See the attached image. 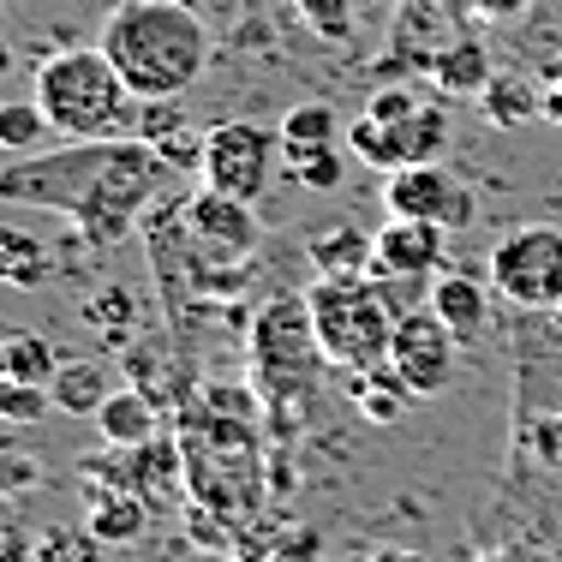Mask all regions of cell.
<instances>
[{"label":"cell","mask_w":562,"mask_h":562,"mask_svg":"<svg viewBox=\"0 0 562 562\" xmlns=\"http://www.w3.org/2000/svg\"><path fill=\"white\" fill-rule=\"evenodd\" d=\"M132 293L126 288H102V293H90L85 305H78V317H85L90 329H102V336H114V347H126V336H132Z\"/></svg>","instance_id":"83f0119b"},{"label":"cell","mask_w":562,"mask_h":562,"mask_svg":"<svg viewBox=\"0 0 562 562\" xmlns=\"http://www.w3.org/2000/svg\"><path fill=\"white\" fill-rule=\"evenodd\" d=\"M55 371H60V353L43 336H0V378L43 383V390H48V378H55Z\"/></svg>","instance_id":"d4e9b609"},{"label":"cell","mask_w":562,"mask_h":562,"mask_svg":"<svg viewBox=\"0 0 562 562\" xmlns=\"http://www.w3.org/2000/svg\"><path fill=\"white\" fill-rule=\"evenodd\" d=\"M281 168V126H258V120H222L204 132V162L198 180L216 186V192L239 198V204H258L270 192Z\"/></svg>","instance_id":"ba28073f"},{"label":"cell","mask_w":562,"mask_h":562,"mask_svg":"<svg viewBox=\"0 0 562 562\" xmlns=\"http://www.w3.org/2000/svg\"><path fill=\"white\" fill-rule=\"evenodd\" d=\"M324 43H347L353 36V0H288Z\"/></svg>","instance_id":"f546056e"},{"label":"cell","mask_w":562,"mask_h":562,"mask_svg":"<svg viewBox=\"0 0 562 562\" xmlns=\"http://www.w3.org/2000/svg\"><path fill=\"white\" fill-rule=\"evenodd\" d=\"M85 527L97 532L109 551H126V544H138L144 527H150V503L132 485H120V491L97 485V491H85Z\"/></svg>","instance_id":"2e32d148"},{"label":"cell","mask_w":562,"mask_h":562,"mask_svg":"<svg viewBox=\"0 0 562 562\" xmlns=\"http://www.w3.org/2000/svg\"><path fill=\"white\" fill-rule=\"evenodd\" d=\"M383 210L461 234V227H473V216H479V198L449 162H413V168L383 173Z\"/></svg>","instance_id":"9c48e42d"},{"label":"cell","mask_w":562,"mask_h":562,"mask_svg":"<svg viewBox=\"0 0 562 562\" xmlns=\"http://www.w3.org/2000/svg\"><path fill=\"white\" fill-rule=\"evenodd\" d=\"M539 90H544V120H551V126H562V55L544 66Z\"/></svg>","instance_id":"e575fe53"},{"label":"cell","mask_w":562,"mask_h":562,"mask_svg":"<svg viewBox=\"0 0 562 562\" xmlns=\"http://www.w3.org/2000/svg\"><path fill=\"white\" fill-rule=\"evenodd\" d=\"M491 288H497V300L520 305V312H557L562 305V227L551 222L508 227L491 246Z\"/></svg>","instance_id":"52a82bcc"},{"label":"cell","mask_w":562,"mask_h":562,"mask_svg":"<svg viewBox=\"0 0 562 562\" xmlns=\"http://www.w3.org/2000/svg\"><path fill=\"white\" fill-rule=\"evenodd\" d=\"M491 293H497V288H485L479 276L443 270V276H431V293H425V305H431V312L454 329V341H473L479 329L491 324Z\"/></svg>","instance_id":"9a60e30c"},{"label":"cell","mask_w":562,"mask_h":562,"mask_svg":"<svg viewBox=\"0 0 562 562\" xmlns=\"http://www.w3.org/2000/svg\"><path fill=\"white\" fill-rule=\"evenodd\" d=\"M31 97H36V109L48 114L55 138H72V144L132 138V132H138V109H144L97 43L90 48H55V55L36 66Z\"/></svg>","instance_id":"3957f363"},{"label":"cell","mask_w":562,"mask_h":562,"mask_svg":"<svg viewBox=\"0 0 562 562\" xmlns=\"http://www.w3.org/2000/svg\"><path fill=\"white\" fill-rule=\"evenodd\" d=\"M48 132H55V126H48V114L36 109V97L0 102V156H36Z\"/></svg>","instance_id":"484cf974"},{"label":"cell","mask_w":562,"mask_h":562,"mask_svg":"<svg viewBox=\"0 0 562 562\" xmlns=\"http://www.w3.org/2000/svg\"><path fill=\"white\" fill-rule=\"evenodd\" d=\"M491 78H497V66H491V48L473 43V36H454L443 55H437V66H431V85L443 90L449 102H479Z\"/></svg>","instance_id":"ac0fdd59"},{"label":"cell","mask_w":562,"mask_h":562,"mask_svg":"<svg viewBox=\"0 0 562 562\" xmlns=\"http://www.w3.org/2000/svg\"><path fill=\"white\" fill-rule=\"evenodd\" d=\"M305 251H312L317 281H371L378 276V234H359V227H324Z\"/></svg>","instance_id":"e0dca14e"},{"label":"cell","mask_w":562,"mask_h":562,"mask_svg":"<svg viewBox=\"0 0 562 562\" xmlns=\"http://www.w3.org/2000/svg\"><path fill=\"white\" fill-rule=\"evenodd\" d=\"M7 72H12V43L0 36V78H7Z\"/></svg>","instance_id":"74e56055"},{"label":"cell","mask_w":562,"mask_h":562,"mask_svg":"<svg viewBox=\"0 0 562 562\" xmlns=\"http://www.w3.org/2000/svg\"><path fill=\"white\" fill-rule=\"evenodd\" d=\"M97 48L138 102H180L210 72V24L186 0H120L102 19Z\"/></svg>","instance_id":"7a4b0ae2"},{"label":"cell","mask_w":562,"mask_h":562,"mask_svg":"<svg viewBox=\"0 0 562 562\" xmlns=\"http://www.w3.org/2000/svg\"><path fill=\"white\" fill-rule=\"evenodd\" d=\"M443 258H449V227L413 222V216H390L378 227V276L383 281L443 276Z\"/></svg>","instance_id":"7c38bea8"},{"label":"cell","mask_w":562,"mask_h":562,"mask_svg":"<svg viewBox=\"0 0 562 562\" xmlns=\"http://www.w3.org/2000/svg\"><path fill=\"white\" fill-rule=\"evenodd\" d=\"M186 234L198 239V251H204V258L246 263L251 251H258V210L198 180V192L186 198Z\"/></svg>","instance_id":"8fae6325"},{"label":"cell","mask_w":562,"mask_h":562,"mask_svg":"<svg viewBox=\"0 0 562 562\" xmlns=\"http://www.w3.org/2000/svg\"><path fill=\"white\" fill-rule=\"evenodd\" d=\"M251 366H258L270 401H281V395H312V378H317V366H324V347H317L305 293L270 300L258 312V324H251Z\"/></svg>","instance_id":"8992f818"},{"label":"cell","mask_w":562,"mask_h":562,"mask_svg":"<svg viewBox=\"0 0 562 562\" xmlns=\"http://www.w3.org/2000/svg\"><path fill=\"white\" fill-rule=\"evenodd\" d=\"M132 454V479L126 485L138 491L150 508H173L192 491V467H186V449L180 443H168V437H150V443H138V449H126Z\"/></svg>","instance_id":"5bb4252c"},{"label":"cell","mask_w":562,"mask_h":562,"mask_svg":"<svg viewBox=\"0 0 562 562\" xmlns=\"http://www.w3.org/2000/svg\"><path fill=\"white\" fill-rule=\"evenodd\" d=\"M437 85H413V78H395V85H378L371 102L347 120V150L366 168H413V162H437L449 144V109Z\"/></svg>","instance_id":"277c9868"},{"label":"cell","mask_w":562,"mask_h":562,"mask_svg":"<svg viewBox=\"0 0 562 562\" xmlns=\"http://www.w3.org/2000/svg\"><path fill=\"white\" fill-rule=\"evenodd\" d=\"M48 395H55L66 419H97L102 401L114 395V378L102 359H60V371L48 378Z\"/></svg>","instance_id":"d6986e66"},{"label":"cell","mask_w":562,"mask_h":562,"mask_svg":"<svg viewBox=\"0 0 562 562\" xmlns=\"http://www.w3.org/2000/svg\"><path fill=\"white\" fill-rule=\"evenodd\" d=\"M55 276H60V263L43 239L12 227V222H0V288H43V281H55Z\"/></svg>","instance_id":"7402d4cb"},{"label":"cell","mask_w":562,"mask_h":562,"mask_svg":"<svg viewBox=\"0 0 562 562\" xmlns=\"http://www.w3.org/2000/svg\"><path fill=\"white\" fill-rule=\"evenodd\" d=\"M263 562H324V532H312V527L281 532V539H270V557Z\"/></svg>","instance_id":"1f68e13d"},{"label":"cell","mask_w":562,"mask_h":562,"mask_svg":"<svg viewBox=\"0 0 562 562\" xmlns=\"http://www.w3.org/2000/svg\"><path fill=\"white\" fill-rule=\"evenodd\" d=\"M97 431L109 449H138L156 437V401L138 390V383H114V395L102 401L97 413Z\"/></svg>","instance_id":"ffe728a7"},{"label":"cell","mask_w":562,"mask_h":562,"mask_svg":"<svg viewBox=\"0 0 562 562\" xmlns=\"http://www.w3.org/2000/svg\"><path fill=\"white\" fill-rule=\"evenodd\" d=\"M479 562H527L520 551H497V557H479Z\"/></svg>","instance_id":"f35d334b"},{"label":"cell","mask_w":562,"mask_h":562,"mask_svg":"<svg viewBox=\"0 0 562 562\" xmlns=\"http://www.w3.org/2000/svg\"><path fill=\"white\" fill-rule=\"evenodd\" d=\"M479 114L491 120V126L515 132V126H532V120H544V90L539 78L527 72H508V66H497V78L485 85V97H479Z\"/></svg>","instance_id":"44dd1931"},{"label":"cell","mask_w":562,"mask_h":562,"mask_svg":"<svg viewBox=\"0 0 562 562\" xmlns=\"http://www.w3.org/2000/svg\"><path fill=\"white\" fill-rule=\"evenodd\" d=\"M288 173L300 186H312V192H336L341 186V173H347V156H341V144L336 150H312V156H293Z\"/></svg>","instance_id":"4dcf8cb0"},{"label":"cell","mask_w":562,"mask_h":562,"mask_svg":"<svg viewBox=\"0 0 562 562\" xmlns=\"http://www.w3.org/2000/svg\"><path fill=\"white\" fill-rule=\"evenodd\" d=\"M347 390H353V407L366 413L371 425H395L401 413H407V383L395 378V366L390 359H383V366H371V371H353V378H347Z\"/></svg>","instance_id":"cb8c5ba5"},{"label":"cell","mask_w":562,"mask_h":562,"mask_svg":"<svg viewBox=\"0 0 562 562\" xmlns=\"http://www.w3.org/2000/svg\"><path fill=\"white\" fill-rule=\"evenodd\" d=\"M449 43H454V36H443V0H407V7L395 12L390 66L431 78V66H437V55H443Z\"/></svg>","instance_id":"4fadbf2b"},{"label":"cell","mask_w":562,"mask_h":562,"mask_svg":"<svg viewBox=\"0 0 562 562\" xmlns=\"http://www.w3.org/2000/svg\"><path fill=\"white\" fill-rule=\"evenodd\" d=\"M454 347H461V341H454V329L431 312V305H419V312H401V317H395L390 366H395V378L407 383L413 401L443 395V383H449V371H454Z\"/></svg>","instance_id":"30bf717a"},{"label":"cell","mask_w":562,"mask_h":562,"mask_svg":"<svg viewBox=\"0 0 562 562\" xmlns=\"http://www.w3.org/2000/svg\"><path fill=\"white\" fill-rule=\"evenodd\" d=\"M305 305H312V329L317 347H324V366L353 378V371H371L390 359L395 341V281L371 276V281H312L305 288Z\"/></svg>","instance_id":"5b68a950"},{"label":"cell","mask_w":562,"mask_h":562,"mask_svg":"<svg viewBox=\"0 0 562 562\" xmlns=\"http://www.w3.org/2000/svg\"><path fill=\"white\" fill-rule=\"evenodd\" d=\"M359 562H425L419 551H401V544H383V551H366Z\"/></svg>","instance_id":"8d00e7d4"},{"label":"cell","mask_w":562,"mask_h":562,"mask_svg":"<svg viewBox=\"0 0 562 562\" xmlns=\"http://www.w3.org/2000/svg\"><path fill=\"white\" fill-rule=\"evenodd\" d=\"M31 562H109V544L90 527H48L31 544Z\"/></svg>","instance_id":"4316f807"},{"label":"cell","mask_w":562,"mask_h":562,"mask_svg":"<svg viewBox=\"0 0 562 562\" xmlns=\"http://www.w3.org/2000/svg\"><path fill=\"white\" fill-rule=\"evenodd\" d=\"M336 144H341V114L329 102H293L281 114V162L312 156V150H336Z\"/></svg>","instance_id":"603a6c76"},{"label":"cell","mask_w":562,"mask_h":562,"mask_svg":"<svg viewBox=\"0 0 562 562\" xmlns=\"http://www.w3.org/2000/svg\"><path fill=\"white\" fill-rule=\"evenodd\" d=\"M48 413H55V395H48L43 383L0 378V419H7V425H43Z\"/></svg>","instance_id":"f1b7e54d"},{"label":"cell","mask_w":562,"mask_h":562,"mask_svg":"<svg viewBox=\"0 0 562 562\" xmlns=\"http://www.w3.org/2000/svg\"><path fill=\"white\" fill-rule=\"evenodd\" d=\"M222 562H239V557H222Z\"/></svg>","instance_id":"60d3db41"},{"label":"cell","mask_w":562,"mask_h":562,"mask_svg":"<svg viewBox=\"0 0 562 562\" xmlns=\"http://www.w3.org/2000/svg\"><path fill=\"white\" fill-rule=\"evenodd\" d=\"M467 12H473V19H491V24H515L520 12L532 7V0H461Z\"/></svg>","instance_id":"836d02e7"},{"label":"cell","mask_w":562,"mask_h":562,"mask_svg":"<svg viewBox=\"0 0 562 562\" xmlns=\"http://www.w3.org/2000/svg\"><path fill=\"white\" fill-rule=\"evenodd\" d=\"M43 479V467L31 461V454H0V491H24Z\"/></svg>","instance_id":"d6a6232c"},{"label":"cell","mask_w":562,"mask_h":562,"mask_svg":"<svg viewBox=\"0 0 562 562\" xmlns=\"http://www.w3.org/2000/svg\"><path fill=\"white\" fill-rule=\"evenodd\" d=\"M192 544H210V551H227V527L210 515H192Z\"/></svg>","instance_id":"d590c367"},{"label":"cell","mask_w":562,"mask_h":562,"mask_svg":"<svg viewBox=\"0 0 562 562\" xmlns=\"http://www.w3.org/2000/svg\"><path fill=\"white\" fill-rule=\"evenodd\" d=\"M162 173L168 162L144 138H60V150L12 156L0 168V204H31L48 216H66L72 234L85 239V251L109 258L138 227L144 204H156Z\"/></svg>","instance_id":"6da1fadb"},{"label":"cell","mask_w":562,"mask_h":562,"mask_svg":"<svg viewBox=\"0 0 562 562\" xmlns=\"http://www.w3.org/2000/svg\"><path fill=\"white\" fill-rule=\"evenodd\" d=\"M551 324H557V336H562V305H557V312H551Z\"/></svg>","instance_id":"ab89813d"}]
</instances>
